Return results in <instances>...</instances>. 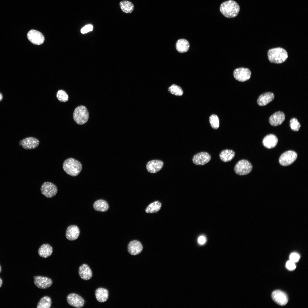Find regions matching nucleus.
I'll return each mask as SVG.
<instances>
[{
	"label": "nucleus",
	"mask_w": 308,
	"mask_h": 308,
	"mask_svg": "<svg viewBox=\"0 0 308 308\" xmlns=\"http://www.w3.org/2000/svg\"><path fill=\"white\" fill-rule=\"evenodd\" d=\"M220 10L224 17L228 18H232L238 15L240 7L236 1L229 0L222 3L220 6Z\"/></svg>",
	"instance_id": "obj_1"
},
{
	"label": "nucleus",
	"mask_w": 308,
	"mask_h": 308,
	"mask_svg": "<svg viewBox=\"0 0 308 308\" xmlns=\"http://www.w3.org/2000/svg\"><path fill=\"white\" fill-rule=\"evenodd\" d=\"M62 167L66 173L71 176L75 177L80 173L82 168L81 163L72 158H70L64 162Z\"/></svg>",
	"instance_id": "obj_2"
},
{
	"label": "nucleus",
	"mask_w": 308,
	"mask_h": 308,
	"mask_svg": "<svg viewBox=\"0 0 308 308\" xmlns=\"http://www.w3.org/2000/svg\"><path fill=\"white\" fill-rule=\"evenodd\" d=\"M268 59L272 63L279 64L285 62L288 56L287 51L282 48H275L269 50L268 52Z\"/></svg>",
	"instance_id": "obj_3"
},
{
	"label": "nucleus",
	"mask_w": 308,
	"mask_h": 308,
	"mask_svg": "<svg viewBox=\"0 0 308 308\" xmlns=\"http://www.w3.org/2000/svg\"><path fill=\"white\" fill-rule=\"evenodd\" d=\"M89 112L86 107L80 105L75 109L73 114V118L74 121L79 125H83L86 123L89 119Z\"/></svg>",
	"instance_id": "obj_4"
},
{
	"label": "nucleus",
	"mask_w": 308,
	"mask_h": 308,
	"mask_svg": "<svg viewBox=\"0 0 308 308\" xmlns=\"http://www.w3.org/2000/svg\"><path fill=\"white\" fill-rule=\"evenodd\" d=\"M252 165L248 160L242 159L236 163L234 167L235 173L240 175H245L249 173L252 169Z\"/></svg>",
	"instance_id": "obj_5"
},
{
	"label": "nucleus",
	"mask_w": 308,
	"mask_h": 308,
	"mask_svg": "<svg viewBox=\"0 0 308 308\" xmlns=\"http://www.w3.org/2000/svg\"><path fill=\"white\" fill-rule=\"evenodd\" d=\"M40 191L42 194L48 198H51L56 194L58 189L56 186L52 183L44 182L41 186Z\"/></svg>",
	"instance_id": "obj_6"
},
{
	"label": "nucleus",
	"mask_w": 308,
	"mask_h": 308,
	"mask_svg": "<svg viewBox=\"0 0 308 308\" xmlns=\"http://www.w3.org/2000/svg\"><path fill=\"white\" fill-rule=\"evenodd\" d=\"M297 157V154L295 151H288L281 154L279 158V162L282 166H288L293 163L296 160Z\"/></svg>",
	"instance_id": "obj_7"
},
{
	"label": "nucleus",
	"mask_w": 308,
	"mask_h": 308,
	"mask_svg": "<svg viewBox=\"0 0 308 308\" xmlns=\"http://www.w3.org/2000/svg\"><path fill=\"white\" fill-rule=\"evenodd\" d=\"M66 300L69 305L76 308L82 307L84 304V300L83 298L75 293H73L68 294Z\"/></svg>",
	"instance_id": "obj_8"
},
{
	"label": "nucleus",
	"mask_w": 308,
	"mask_h": 308,
	"mask_svg": "<svg viewBox=\"0 0 308 308\" xmlns=\"http://www.w3.org/2000/svg\"><path fill=\"white\" fill-rule=\"evenodd\" d=\"M234 76L237 80L240 82L246 81L250 78L251 72L250 70L244 68H236L234 71Z\"/></svg>",
	"instance_id": "obj_9"
},
{
	"label": "nucleus",
	"mask_w": 308,
	"mask_h": 308,
	"mask_svg": "<svg viewBox=\"0 0 308 308\" xmlns=\"http://www.w3.org/2000/svg\"><path fill=\"white\" fill-rule=\"evenodd\" d=\"M27 37L31 42L37 45L42 44L44 40V37L41 32L33 29L28 32Z\"/></svg>",
	"instance_id": "obj_10"
},
{
	"label": "nucleus",
	"mask_w": 308,
	"mask_h": 308,
	"mask_svg": "<svg viewBox=\"0 0 308 308\" xmlns=\"http://www.w3.org/2000/svg\"><path fill=\"white\" fill-rule=\"evenodd\" d=\"M39 144V141L33 137H28L20 141L19 144L25 149L28 150L37 148Z\"/></svg>",
	"instance_id": "obj_11"
},
{
	"label": "nucleus",
	"mask_w": 308,
	"mask_h": 308,
	"mask_svg": "<svg viewBox=\"0 0 308 308\" xmlns=\"http://www.w3.org/2000/svg\"><path fill=\"white\" fill-rule=\"evenodd\" d=\"M34 283L38 288L44 289L50 287L52 284V280L50 278L41 276H34Z\"/></svg>",
	"instance_id": "obj_12"
},
{
	"label": "nucleus",
	"mask_w": 308,
	"mask_h": 308,
	"mask_svg": "<svg viewBox=\"0 0 308 308\" xmlns=\"http://www.w3.org/2000/svg\"><path fill=\"white\" fill-rule=\"evenodd\" d=\"M211 159V156L208 153L206 152H202L193 156V161L196 165H202L209 162Z\"/></svg>",
	"instance_id": "obj_13"
},
{
	"label": "nucleus",
	"mask_w": 308,
	"mask_h": 308,
	"mask_svg": "<svg viewBox=\"0 0 308 308\" xmlns=\"http://www.w3.org/2000/svg\"><path fill=\"white\" fill-rule=\"evenodd\" d=\"M271 296L274 301L280 305H284L288 302V298L287 295L281 291H274L272 292Z\"/></svg>",
	"instance_id": "obj_14"
},
{
	"label": "nucleus",
	"mask_w": 308,
	"mask_h": 308,
	"mask_svg": "<svg viewBox=\"0 0 308 308\" xmlns=\"http://www.w3.org/2000/svg\"><path fill=\"white\" fill-rule=\"evenodd\" d=\"M143 249L141 243L138 240H134L130 242L127 246L128 252L132 255H136L140 253Z\"/></svg>",
	"instance_id": "obj_15"
},
{
	"label": "nucleus",
	"mask_w": 308,
	"mask_h": 308,
	"mask_svg": "<svg viewBox=\"0 0 308 308\" xmlns=\"http://www.w3.org/2000/svg\"><path fill=\"white\" fill-rule=\"evenodd\" d=\"M80 234V231L78 226L76 225H72L67 228L66 236L68 240L73 241L78 238Z\"/></svg>",
	"instance_id": "obj_16"
},
{
	"label": "nucleus",
	"mask_w": 308,
	"mask_h": 308,
	"mask_svg": "<svg viewBox=\"0 0 308 308\" xmlns=\"http://www.w3.org/2000/svg\"><path fill=\"white\" fill-rule=\"evenodd\" d=\"M285 118L284 114L281 111L277 112L270 117L269 122L270 124L273 126H276L281 124Z\"/></svg>",
	"instance_id": "obj_17"
},
{
	"label": "nucleus",
	"mask_w": 308,
	"mask_h": 308,
	"mask_svg": "<svg viewBox=\"0 0 308 308\" xmlns=\"http://www.w3.org/2000/svg\"><path fill=\"white\" fill-rule=\"evenodd\" d=\"M163 165V162L159 160H154L149 161L146 165L147 171L151 173H155L159 171Z\"/></svg>",
	"instance_id": "obj_18"
},
{
	"label": "nucleus",
	"mask_w": 308,
	"mask_h": 308,
	"mask_svg": "<svg viewBox=\"0 0 308 308\" xmlns=\"http://www.w3.org/2000/svg\"><path fill=\"white\" fill-rule=\"evenodd\" d=\"M78 273L80 277L85 280L90 279L92 276L91 270L88 266L86 264H82L79 267Z\"/></svg>",
	"instance_id": "obj_19"
},
{
	"label": "nucleus",
	"mask_w": 308,
	"mask_h": 308,
	"mask_svg": "<svg viewBox=\"0 0 308 308\" xmlns=\"http://www.w3.org/2000/svg\"><path fill=\"white\" fill-rule=\"evenodd\" d=\"M278 141V139L275 135L270 134L264 137L262 143L265 147L268 149H271L274 147L276 145Z\"/></svg>",
	"instance_id": "obj_20"
},
{
	"label": "nucleus",
	"mask_w": 308,
	"mask_h": 308,
	"mask_svg": "<svg viewBox=\"0 0 308 308\" xmlns=\"http://www.w3.org/2000/svg\"><path fill=\"white\" fill-rule=\"evenodd\" d=\"M274 98V95L273 93L265 92L259 96L257 101L258 104L261 106H266L272 101Z\"/></svg>",
	"instance_id": "obj_21"
},
{
	"label": "nucleus",
	"mask_w": 308,
	"mask_h": 308,
	"mask_svg": "<svg viewBox=\"0 0 308 308\" xmlns=\"http://www.w3.org/2000/svg\"><path fill=\"white\" fill-rule=\"evenodd\" d=\"M38 252L41 257L47 258L52 255L53 252L52 248L48 244H43L39 248Z\"/></svg>",
	"instance_id": "obj_22"
},
{
	"label": "nucleus",
	"mask_w": 308,
	"mask_h": 308,
	"mask_svg": "<svg viewBox=\"0 0 308 308\" xmlns=\"http://www.w3.org/2000/svg\"><path fill=\"white\" fill-rule=\"evenodd\" d=\"M95 294L97 300L101 303L106 301L109 296L108 290L102 287H100L97 289L95 291Z\"/></svg>",
	"instance_id": "obj_23"
},
{
	"label": "nucleus",
	"mask_w": 308,
	"mask_h": 308,
	"mask_svg": "<svg viewBox=\"0 0 308 308\" xmlns=\"http://www.w3.org/2000/svg\"><path fill=\"white\" fill-rule=\"evenodd\" d=\"M235 152L231 149H226L222 150L219 154L220 159L222 161L227 162L230 161L235 156Z\"/></svg>",
	"instance_id": "obj_24"
},
{
	"label": "nucleus",
	"mask_w": 308,
	"mask_h": 308,
	"mask_svg": "<svg viewBox=\"0 0 308 308\" xmlns=\"http://www.w3.org/2000/svg\"><path fill=\"white\" fill-rule=\"evenodd\" d=\"M190 44L189 42L184 39H179L177 40L176 44V49L180 53L187 52L189 50Z\"/></svg>",
	"instance_id": "obj_25"
},
{
	"label": "nucleus",
	"mask_w": 308,
	"mask_h": 308,
	"mask_svg": "<svg viewBox=\"0 0 308 308\" xmlns=\"http://www.w3.org/2000/svg\"><path fill=\"white\" fill-rule=\"evenodd\" d=\"M93 207L96 210L102 212L107 211L109 208L107 202L103 199L96 201L94 204Z\"/></svg>",
	"instance_id": "obj_26"
},
{
	"label": "nucleus",
	"mask_w": 308,
	"mask_h": 308,
	"mask_svg": "<svg viewBox=\"0 0 308 308\" xmlns=\"http://www.w3.org/2000/svg\"><path fill=\"white\" fill-rule=\"evenodd\" d=\"M119 6L122 11L126 13H130L133 11L134 6L133 3L129 1H122L119 3Z\"/></svg>",
	"instance_id": "obj_27"
},
{
	"label": "nucleus",
	"mask_w": 308,
	"mask_h": 308,
	"mask_svg": "<svg viewBox=\"0 0 308 308\" xmlns=\"http://www.w3.org/2000/svg\"><path fill=\"white\" fill-rule=\"evenodd\" d=\"M162 206L161 203L159 201H155L149 204L145 209L147 213H153L158 212Z\"/></svg>",
	"instance_id": "obj_28"
},
{
	"label": "nucleus",
	"mask_w": 308,
	"mask_h": 308,
	"mask_svg": "<svg viewBox=\"0 0 308 308\" xmlns=\"http://www.w3.org/2000/svg\"><path fill=\"white\" fill-rule=\"evenodd\" d=\"M52 301L48 296H44L40 300L37 306V308H49L51 307Z\"/></svg>",
	"instance_id": "obj_29"
},
{
	"label": "nucleus",
	"mask_w": 308,
	"mask_h": 308,
	"mask_svg": "<svg viewBox=\"0 0 308 308\" xmlns=\"http://www.w3.org/2000/svg\"><path fill=\"white\" fill-rule=\"evenodd\" d=\"M169 92L172 94L177 96H181L183 93V91L180 86L175 84H173L168 88Z\"/></svg>",
	"instance_id": "obj_30"
},
{
	"label": "nucleus",
	"mask_w": 308,
	"mask_h": 308,
	"mask_svg": "<svg viewBox=\"0 0 308 308\" xmlns=\"http://www.w3.org/2000/svg\"><path fill=\"white\" fill-rule=\"evenodd\" d=\"M56 96L60 102H66L68 100V96L66 92L63 90H59L57 92Z\"/></svg>",
	"instance_id": "obj_31"
},
{
	"label": "nucleus",
	"mask_w": 308,
	"mask_h": 308,
	"mask_svg": "<svg viewBox=\"0 0 308 308\" xmlns=\"http://www.w3.org/2000/svg\"><path fill=\"white\" fill-rule=\"evenodd\" d=\"M209 121L211 126L213 129H217L218 128L219 121L217 115L214 114L211 115L209 118Z\"/></svg>",
	"instance_id": "obj_32"
},
{
	"label": "nucleus",
	"mask_w": 308,
	"mask_h": 308,
	"mask_svg": "<svg viewBox=\"0 0 308 308\" xmlns=\"http://www.w3.org/2000/svg\"><path fill=\"white\" fill-rule=\"evenodd\" d=\"M290 126L292 130L297 131L299 129L301 125L296 118H293L290 120Z\"/></svg>",
	"instance_id": "obj_33"
},
{
	"label": "nucleus",
	"mask_w": 308,
	"mask_h": 308,
	"mask_svg": "<svg viewBox=\"0 0 308 308\" xmlns=\"http://www.w3.org/2000/svg\"><path fill=\"white\" fill-rule=\"evenodd\" d=\"M300 256L297 253L293 252L291 253L289 256V260L295 263L298 262L300 258Z\"/></svg>",
	"instance_id": "obj_34"
},
{
	"label": "nucleus",
	"mask_w": 308,
	"mask_h": 308,
	"mask_svg": "<svg viewBox=\"0 0 308 308\" xmlns=\"http://www.w3.org/2000/svg\"><path fill=\"white\" fill-rule=\"evenodd\" d=\"M286 267L289 270L293 271L295 269L296 266L295 262L289 260L287 262Z\"/></svg>",
	"instance_id": "obj_35"
},
{
	"label": "nucleus",
	"mask_w": 308,
	"mask_h": 308,
	"mask_svg": "<svg viewBox=\"0 0 308 308\" xmlns=\"http://www.w3.org/2000/svg\"><path fill=\"white\" fill-rule=\"evenodd\" d=\"M93 27L91 25H88L83 27L81 30V32L82 34H84L92 31Z\"/></svg>",
	"instance_id": "obj_36"
},
{
	"label": "nucleus",
	"mask_w": 308,
	"mask_h": 308,
	"mask_svg": "<svg viewBox=\"0 0 308 308\" xmlns=\"http://www.w3.org/2000/svg\"><path fill=\"white\" fill-rule=\"evenodd\" d=\"M206 241V239L204 236H201L199 237L198 239V242L200 245L204 244Z\"/></svg>",
	"instance_id": "obj_37"
},
{
	"label": "nucleus",
	"mask_w": 308,
	"mask_h": 308,
	"mask_svg": "<svg viewBox=\"0 0 308 308\" xmlns=\"http://www.w3.org/2000/svg\"><path fill=\"white\" fill-rule=\"evenodd\" d=\"M3 98V96L1 92H0V102H1Z\"/></svg>",
	"instance_id": "obj_38"
},
{
	"label": "nucleus",
	"mask_w": 308,
	"mask_h": 308,
	"mask_svg": "<svg viewBox=\"0 0 308 308\" xmlns=\"http://www.w3.org/2000/svg\"><path fill=\"white\" fill-rule=\"evenodd\" d=\"M2 284V281L1 279L0 278V287H1Z\"/></svg>",
	"instance_id": "obj_39"
},
{
	"label": "nucleus",
	"mask_w": 308,
	"mask_h": 308,
	"mask_svg": "<svg viewBox=\"0 0 308 308\" xmlns=\"http://www.w3.org/2000/svg\"><path fill=\"white\" fill-rule=\"evenodd\" d=\"M1 266L0 265V273L1 272Z\"/></svg>",
	"instance_id": "obj_40"
}]
</instances>
